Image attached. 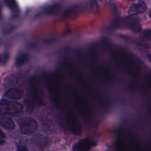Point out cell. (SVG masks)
<instances>
[{
  "instance_id": "obj_18",
  "label": "cell",
  "mask_w": 151,
  "mask_h": 151,
  "mask_svg": "<svg viewBox=\"0 0 151 151\" xmlns=\"http://www.w3.org/2000/svg\"><path fill=\"white\" fill-rule=\"evenodd\" d=\"M17 151H29L28 148L23 145H18L17 147Z\"/></svg>"
},
{
  "instance_id": "obj_12",
  "label": "cell",
  "mask_w": 151,
  "mask_h": 151,
  "mask_svg": "<svg viewBox=\"0 0 151 151\" xmlns=\"http://www.w3.org/2000/svg\"><path fill=\"white\" fill-rule=\"evenodd\" d=\"M78 11V6H72L69 8H68L64 13V16L67 17H73L76 15H77Z\"/></svg>"
},
{
  "instance_id": "obj_14",
  "label": "cell",
  "mask_w": 151,
  "mask_h": 151,
  "mask_svg": "<svg viewBox=\"0 0 151 151\" xmlns=\"http://www.w3.org/2000/svg\"><path fill=\"white\" fill-rule=\"evenodd\" d=\"M60 8V5L58 4H53L50 6H48L47 8H46L44 10V12L45 14H52L55 13Z\"/></svg>"
},
{
  "instance_id": "obj_19",
  "label": "cell",
  "mask_w": 151,
  "mask_h": 151,
  "mask_svg": "<svg viewBox=\"0 0 151 151\" xmlns=\"http://www.w3.org/2000/svg\"><path fill=\"white\" fill-rule=\"evenodd\" d=\"M5 137V133L3 132V131L0 129V138L1 139H3Z\"/></svg>"
},
{
  "instance_id": "obj_4",
  "label": "cell",
  "mask_w": 151,
  "mask_h": 151,
  "mask_svg": "<svg viewBox=\"0 0 151 151\" xmlns=\"http://www.w3.org/2000/svg\"><path fill=\"white\" fill-rule=\"evenodd\" d=\"M66 120L73 134L78 135L81 132V125L77 119L76 114L71 110L67 111L66 114Z\"/></svg>"
},
{
  "instance_id": "obj_16",
  "label": "cell",
  "mask_w": 151,
  "mask_h": 151,
  "mask_svg": "<svg viewBox=\"0 0 151 151\" xmlns=\"http://www.w3.org/2000/svg\"><path fill=\"white\" fill-rule=\"evenodd\" d=\"M8 58H9V55L7 53H5L2 55H0V64H5L7 62Z\"/></svg>"
},
{
  "instance_id": "obj_10",
  "label": "cell",
  "mask_w": 151,
  "mask_h": 151,
  "mask_svg": "<svg viewBox=\"0 0 151 151\" xmlns=\"http://www.w3.org/2000/svg\"><path fill=\"white\" fill-rule=\"evenodd\" d=\"M127 26L133 31L139 32L141 29V27L139 22L136 19H130L127 22Z\"/></svg>"
},
{
  "instance_id": "obj_5",
  "label": "cell",
  "mask_w": 151,
  "mask_h": 151,
  "mask_svg": "<svg viewBox=\"0 0 151 151\" xmlns=\"http://www.w3.org/2000/svg\"><path fill=\"white\" fill-rule=\"evenodd\" d=\"M94 140L90 138H85L78 141L73 146L71 151H90L96 146Z\"/></svg>"
},
{
  "instance_id": "obj_3",
  "label": "cell",
  "mask_w": 151,
  "mask_h": 151,
  "mask_svg": "<svg viewBox=\"0 0 151 151\" xmlns=\"http://www.w3.org/2000/svg\"><path fill=\"white\" fill-rule=\"evenodd\" d=\"M18 124L21 133L27 135L34 133L38 127L37 121L30 117H25L20 120Z\"/></svg>"
},
{
  "instance_id": "obj_20",
  "label": "cell",
  "mask_w": 151,
  "mask_h": 151,
  "mask_svg": "<svg viewBox=\"0 0 151 151\" xmlns=\"http://www.w3.org/2000/svg\"><path fill=\"white\" fill-rule=\"evenodd\" d=\"M5 143V140H4L3 139H0V146L3 145Z\"/></svg>"
},
{
  "instance_id": "obj_6",
  "label": "cell",
  "mask_w": 151,
  "mask_h": 151,
  "mask_svg": "<svg viewBox=\"0 0 151 151\" xmlns=\"http://www.w3.org/2000/svg\"><path fill=\"white\" fill-rule=\"evenodd\" d=\"M146 9V5L143 1H139L136 4H132L128 9V15L134 16L138 14L143 13Z\"/></svg>"
},
{
  "instance_id": "obj_13",
  "label": "cell",
  "mask_w": 151,
  "mask_h": 151,
  "mask_svg": "<svg viewBox=\"0 0 151 151\" xmlns=\"http://www.w3.org/2000/svg\"><path fill=\"white\" fill-rule=\"evenodd\" d=\"M35 101L34 99H31L30 98L27 99L25 101V105L26 107V110L28 112H31L35 107Z\"/></svg>"
},
{
  "instance_id": "obj_21",
  "label": "cell",
  "mask_w": 151,
  "mask_h": 151,
  "mask_svg": "<svg viewBox=\"0 0 151 151\" xmlns=\"http://www.w3.org/2000/svg\"><path fill=\"white\" fill-rule=\"evenodd\" d=\"M147 58H148L149 60L151 62V54H147Z\"/></svg>"
},
{
  "instance_id": "obj_2",
  "label": "cell",
  "mask_w": 151,
  "mask_h": 151,
  "mask_svg": "<svg viewBox=\"0 0 151 151\" xmlns=\"http://www.w3.org/2000/svg\"><path fill=\"white\" fill-rule=\"evenodd\" d=\"M22 105L17 101H11L5 99L0 101V114L2 115H14L22 112Z\"/></svg>"
},
{
  "instance_id": "obj_22",
  "label": "cell",
  "mask_w": 151,
  "mask_h": 151,
  "mask_svg": "<svg viewBox=\"0 0 151 151\" xmlns=\"http://www.w3.org/2000/svg\"><path fill=\"white\" fill-rule=\"evenodd\" d=\"M1 17V4H0V18Z\"/></svg>"
},
{
  "instance_id": "obj_7",
  "label": "cell",
  "mask_w": 151,
  "mask_h": 151,
  "mask_svg": "<svg viewBox=\"0 0 151 151\" xmlns=\"http://www.w3.org/2000/svg\"><path fill=\"white\" fill-rule=\"evenodd\" d=\"M31 92L33 99L35 100V103L39 106L42 105L43 103V101L41 96V93L35 79L32 80L31 81Z\"/></svg>"
},
{
  "instance_id": "obj_15",
  "label": "cell",
  "mask_w": 151,
  "mask_h": 151,
  "mask_svg": "<svg viewBox=\"0 0 151 151\" xmlns=\"http://www.w3.org/2000/svg\"><path fill=\"white\" fill-rule=\"evenodd\" d=\"M6 4L8 7L13 11H16L17 9V5L15 0H5Z\"/></svg>"
},
{
  "instance_id": "obj_11",
  "label": "cell",
  "mask_w": 151,
  "mask_h": 151,
  "mask_svg": "<svg viewBox=\"0 0 151 151\" xmlns=\"http://www.w3.org/2000/svg\"><path fill=\"white\" fill-rule=\"evenodd\" d=\"M29 58V55L27 53L22 52L18 55L15 60V64L17 67H20L25 64Z\"/></svg>"
},
{
  "instance_id": "obj_23",
  "label": "cell",
  "mask_w": 151,
  "mask_h": 151,
  "mask_svg": "<svg viewBox=\"0 0 151 151\" xmlns=\"http://www.w3.org/2000/svg\"><path fill=\"white\" fill-rule=\"evenodd\" d=\"M149 17H150V18H151V11H150V12H149Z\"/></svg>"
},
{
  "instance_id": "obj_9",
  "label": "cell",
  "mask_w": 151,
  "mask_h": 151,
  "mask_svg": "<svg viewBox=\"0 0 151 151\" xmlns=\"http://www.w3.org/2000/svg\"><path fill=\"white\" fill-rule=\"evenodd\" d=\"M0 125L7 130H13L15 127V124L13 120L9 117H0Z\"/></svg>"
},
{
  "instance_id": "obj_8",
  "label": "cell",
  "mask_w": 151,
  "mask_h": 151,
  "mask_svg": "<svg viewBox=\"0 0 151 151\" xmlns=\"http://www.w3.org/2000/svg\"><path fill=\"white\" fill-rule=\"evenodd\" d=\"M5 96L12 100H19L23 96V91L18 88H11L5 93Z\"/></svg>"
},
{
  "instance_id": "obj_17",
  "label": "cell",
  "mask_w": 151,
  "mask_h": 151,
  "mask_svg": "<svg viewBox=\"0 0 151 151\" xmlns=\"http://www.w3.org/2000/svg\"><path fill=\"white\" fill-rule=\"evenodd\" d=\"M143 37L144 38L148 40L151 41V29H146L143 32Z\"/></svg>"
},
{
  "instance_id": "obj_1",
  "label": "cell",
  "mask_w": 151,
  "mask_h": 151,
  "mask_svg": "<svg viewBox=\"0 0 151 151\" xmlns=\"http://www.w3.org/2000/svg\"><path fill=\"white\" fill-rule=\"evenodd\" d=\"M69 91L75 105L81 116L86 119H90L91 115V112L86 102L73 88H70Z\"/></svg>"
}]
</instances>
